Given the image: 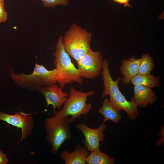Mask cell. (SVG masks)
Segmentation results:
<instances>
[{
  "mask_svg": "<svg viewBox=\"0 0 164 164\" xmlns=\"http://www.w3.org/2000/svg\"><path fill=\"white\" fill-rule=\"evenodd\" d=\"M44 128L47 142L51 147L52 153L55 155L62 145L70 139V121L67 117L53 116L46 118Z\"/></svg>",
  "mask_w": 164,
  "mask_h": 164,
  "instance_id": "6",
  "label": "cell"
},
{
  "mask_svg": "<svg viewBox=\"0 0 164 164\" xmlns=\"http://www.w3.org/2000/svg\"><path fill=\"white\" fill-rule=\"evenodd\" d=\"M137 74L148 75L155 67L152 57L149 54H145L141 56Z\"/></svg>",
  "mask_w": 164,
  "mask_h": 164,
  "instance_id": "17",
  "label": "cell"
},
{
  "mask_svg": "<svg viewBox=\"0 0 164 164\" xmlns=\"http://www.w3.org/2000/svg\"><path fill=\"white\" fill-rule=\"evenodd\" d=\"M5 0H0V2H4Z\"/></svg>",
  "mask_w": 164,
  "mask_h": 164,
  "instance_id": "22",
  "label": "cell"
},
{
  "mask_svg": "<svg viewBox=\"0 0 164 164\" xmlns=\"http://www.w3.org/2000/svg\"><path fill=\"white\" fill-rule=\"evenodd\" d=\"M10 76L18 85L30 89H38L57 83L56 70L55 68L48 70L42 65L36 63L32 73L29 74L15 73L12 70Z\"/></svg>",
  "mask_w": 164,
  "mask_h": 164,
  "instance_id": "5",
  "label": "cell"
},
{
  "mask_svg": "<svg viewBox=\"0 0 164 164\" xmlns=\"http://www.w3.org/2000/svg\"><path fill=\"white\" fill-rule=\"evenodd\" d=\"M115 159L101 151L99 149L91 152L86 159L88 164H114Z\"/></svg>",
  "mask_w": 164,
  "mask_h": 164,
  "instance_id": "16",
  "label": "cell"
},
{
  "mask_svg": "<svg viewBox=\"0 0 164 164\" xmlns=\"http://www.w3.org/2000/svg\"><path fill=\"white\" fill-rule=\"evenodd\" d=\"M160 78L159 76L155 77L151 74L148 75L137 74L132 78L130 82L133 85H140L152 89L161 85Z\"/></svg>",
  "mask_w": 164,
  "mask_h": 164,
  "instance_id": "14",
  "label": "cell"
},
{
  "mask_svg": "<svg viewBox=\"0 0 164 164\" xmlns=\"http://www.w3.org/2000/svg\"><path fill=\"white\" fill-rule=\"evenodd\" d=\"M103 81L104 89L102 96L104 98L108 95L109 102L118 112L121 110L125 111L127 117L131 120H134L139 116L137 106L132 97L131 101L126 100L118 87V84L121 79V77L114 80L111 77L108 67V63L106 59H104L101 72Z\"/></svg>",
  "mask_w": 164,
  "mask_h": 164,
  "instance_id": "1",
  "label": "cell"
},
{
  "mask_svg": "<svg viewBox=\"0 0 164 164\" xmlns=\"http://www.w3.org/2000/svg\"><path fill=\"white\" fill-rule=\"evenodd\" d=\"M8 160L6 154L0 150V164H6Z\"/></svg>",
  "mask_w": 164,
  "mask_h": 164,
  "instance_id": "20",
  "label": "cell"
},
{
  "mask_svg": "<svg viewBox=\"0 0 164 164\" xmlns=\"http://www.w3.org/2000/svg\"><path fill=\"white\" fill-rule=\"evenodd\" d=\"M116 3H118L124 5V6L132 8L129 4V1L130 0H110Z\"/></svg>",
  "mask_w": 164,
  "mask_h": 164,
  "instance_id": "21",
  "label": "cell"
},
{
  "mask_svg": "<svg viewBox=\"0 0 164 164\" xmlns=\"http://www.w3.org/2000/svg\"><path fill=\"white\" fill-rule=\"evenodd\" d=\"M31 114L22 112L11 114L0 111V120L21 129L20 142L26 138L33 129L34 124Z\"/></svg>",
  "mask_w": 164,
  "mask_h": 164,
  "instance_id": "8",
  "label": "cell"
},
{
  "mask_svg": "<svg viewBox=\"0 0 164 164\" xmlns=\"http://www.w3.org/2000/svg\"><path fill=\"white\" fill-rule=\"evenodd\" d=\"M76 128L83 133L84 139L82 142L84 146L89 151H93L99 149L100 142L104 140V130L108 125L103 122L96 129H92L83 123H80L76 125Z\"/></svg>",
  "mask_w": 164,
  "mask_h": 164,
  "instance_id": "9",
  "label": "cell"
},
{
  "mask_svg": "<svg viewBox=\"0 0 164 164\" xmlns=\"http://www.w3.org/2000/svg\"><path fill=\"white\" fill-rule=\"evenodd\" d=\"M91 33L75 23L72 24L62 37L64 49L76 61L91 49Z\"/></svg>",
  "mask_w": 164,
  "mask_h": 164,
  "instance_id": "3",
  "label": "cell"
},
{
  "mask_svg": "<svg viewBox=\"0 0 164 164\" xmlns=\"http://www.w3.org/2000/svg\"><path fill=\"white\" fill-rule=\"evenodd\" d=\"M43 5L47 8L54 7L56 6L67 5L69 4L68 0H41Z\"/></svg>",
  "mask_w": 164,
  "mask_h": 164,
  "instance_id": "18",
  "label": "cell"
},
{
  "mask_svg": "<svg viewBox=\"0 0 164 164\" xmlns=\"http://www.w3.org/2000/svg\"><path fill=\"white\" fill-rule=\"evenodd\" d=\"M103 59L100 51H94L90 49L77 61L80 76L87 79L98 77L102 70Z\"/></svg>",
  "mask_w": 164,
  "mask_h": 164,
  "instance_id": "7",
  "label": "cell"
},
{
  "mask_svg": "<svg viewBox=\"0 0 164 164\" xmlns=\"http://www.w3.org/2000/svg\"><path fill=\"white\" fill-rule=\"evenodd\" d=\"M140 62V58L135 59L134 56L122 60L119 70L123 76L121 80L124 84H128L132 78L137 74Z\"/></svg>",
  "mask_w": 164,
  "mask_h": 164,
  "instance_id": "13",
  "label": "cell"
},
{
  "mask_svg": "<svg viewBox=\"0 0 164 164\" xmlns=\"http://www.w3.org/2000/svg\"><path fill=\"white\" fill-rule=\"evenodd\" d=\"M4 5V2H0V23L5 22L7 19V14Z\"/></svg>",
  "mask_w": 164,
  "mask_h": 164,
  "instance_id": "19",
  "label": "cell"
},
{
  "mask_svg": "<svg viewBox=\"0 0 164 164\" xmlns=\"http://www.w3.org/2000/svg\"><path fill=\"white\" fill-rule=\"evenodd\" d=\"M98 111L104 117L103 122L111 120L117 123L121 119V115L111 105L108 98L104 100L103 105Z\"/></svg>",
  "mask_w": 164,
  "mask_h": 164,
  "instance_id": "15",
  "label": "cell"
},
{
  "mask_svg": "<svg viewBox=\"0 0 164 164\" xmlns=\"http://www.w3.org/2000/svg\"><path fill=\"white\" fill-rule=\"evenodd\" d=\"M54 65L56 70L57 82L63 88L67 84L76 83L83 84L82 78L77 68L71 61L70 56L65 50L62 42V37H58L55 51L53 53Z\"/></svg>",
  "mask_w": 164,
  "mask_h": 164,
  "instance_id": "2",
  "label": "cell"
},
{
  "mask_svg": "<svg viewBox=\"0 0 164 164\" xmlns=\"http://www.w3.org/2000/svg\"><path fill=\"white\" fill-rule=\"evenodd\" d=\"M94 93L93 90L83 92L71 87L69 96L64 103L62 108L53 113L52 115L61 118L70 115V122L80 119L81 115L87 114L91 111L92 106L91 104L87 103V98L93 95Z\"/></svg>",
  "mask_w": 164,
  "mask_h": 164,
  "instance_id": "4",
  "label": "cell"
},
{
  "mask_svg": "<svg viewBox=\"0 0 164 164\" xmlns=\"http://www.w3.org/2000/svg\"><path fill=\"white\" fill-rule=\"evenodd\" d=\"M89 154L86 147L77 145L72 152L64 150L60 153V156L65 164H85Z\"/></svg>",
  "mask_w": 164,
  "mask_h": 164,
  "instance_id": "12",
  "label": "cell"
},
{
  "mask_svg": "<svg viewBox=\"0 0 164 164\" xmlns=\"http://www.w3.org/2000/svg\"><path fill=\"white\" fill-rule=\"evenodd\" d=\"M37 91L44 96L47 107L49 105L53 106V113L56 112V109L59 110L62 109L69 95V94L63 91L62 87H59L55 84L41 87Z\"/></svg>",
  "mask_w": 164,
  "mask_h": 164,
  "instance_id": "10",
  "label": "cell"
},
{
  "mask_svg": "<svg viewBox=\"0 0 164 164\" xmlns=\"http://www.w3.org/2000/svg\"><path fill=\"white\" fill-rule=\"evenodd\" d=\"M134 86L133 99L137 107L143 108L149 104H153L157 99V96L151 88L140 85Z\"/></svg>",
  "mask_w": 164,
  "mask_h": 164,
  "instance_id": "11",
  "label": "cell"
}]
</instances>
